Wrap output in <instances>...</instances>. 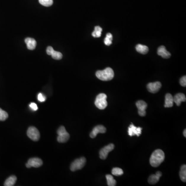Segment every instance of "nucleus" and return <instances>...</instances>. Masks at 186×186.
I'll use <instances>...</instances> for the list:
<instances>
[{"mask_svg":"<svg viewBox=\"0 0 186 186\" xmlns=\"http://www.w3.org/2000/svg\"><path fill=\"white\" fill-rule=\"evenodd\" d=\"M106 178L107 180L108 185L109 186H115L116 184V180L114 179L113 176L111 175H107Z\"/></svg>","mask_w":186,"mask_h":186,"instance_id":"4be33fe9","label":"nucleus"},{"mask_svg":"<svg viewBox=\"0 0 186 186\" xmlns=\"http://www.w3.org/2000/svg\"><path fill=\"white\" fill-rule=\"evenodd\" d=\"M107 96L105 94L101 93L98 95L95 101L96 107L100 110H103L107 107L108 102L107 101Z\"/></svg>","mask_w":186,"mask_h":186,"instance_id":"7ed1b4c3","label":"nucleus"},{"mask_svg":"<svg viewBox=\"0 0 186 186\" xmlns=\"http://www.w3.org/2000/svg\"><path fill=\"white\" fill-rule=\"evenodd\" d=\"M136 106L138 108V113L141 116H144L146 115V109L147 105L143 100H139L136 102Z\"/></svg>","mask_w":186,"mask_h":186,"instance_id":"0eeeda50","label":"nucleus"},{"mask_svg":"<svg viewBox=\"0 0 186 186\" xmlns=\"http://www.w3.org/2000/svg\"><path fill=\"white\" fill-rule=\"evenodd\" d=\"M123 171L119 168H114L112 170V174L115 176H121L123 174Z\"/></svg>","mask_w":186,"mask_h":186,"instance_id":"5701e85b","label":"nucleus"},{"mask_svg":"<svg viewBox=\"0 0 186 186\" xmlns=\"http://www.w3.org/2000/svg\"><path fill=\"white\" fill-rule=\"evenodd\" d=\"M107 132V129L105 126L102 125L96 126L93 128L92 132L90 133V137L91 138H95L97 136V134L99 133L104 134Z\"/></svg>","mask_w":186,"mask_h":186,"instance_id":"1a4fd4ad","label":"nucleus"},{"mask_svg":"<svg viewBox=\"0 0 186 186\" xmlns=\"http://www.w3.org/2000/svg\"><path fill=\"white\" fill-rule=\"evenodd\" d=\"M112 40L111 39H109V37H108L106 36L105 39V41H104V43H105V45H107L108 46H109L110 45H111L112 44Z\"/></svg>","mask_w":186,"mask_h":186,"instance_id":"c756f323","label":"nucleus"},{"mask_svg":"<svg viewBox=\"0 0 186 186\" xmlns=\"http://www.w3.org/2000/svg\"><path fill=\"white\" fill-rule=\"evenodd\" d=\"M179 82H180V85H182V86H184V87H186V76H183V77H182L180 79V81H179Z\"/></svg>","mask_w":186,"mask_h":186,"instance_id":"bb28decb","label":"nucleus"},{"mask_svg":"<svg viewBox=\"0 0 186 186\" xmlns=\"http://www.w3.org/2000/svg\"><path fill=\"white\" fill-rule=\"evenodd\" d=\"M173 100L176 105L179 106L182 102L186 101V96L183 93H178L173 97Z\"/></svg>","mask_w":186,"mask_h":186,"instance_id":"ddd939ff","label":"nucleus"},{"mask_svg":"<svg viewBox=\"0 0 186 186\" xmlns=\"http://www.w3.org/2000/svg\"><path fill=\"white\" fill-rule=\"evenodd\" d=\"M27 135L28 138L34 141H39L40 138V133L36 128L31 126L28 128L27 131Z\"/></svg>","mask_w":186,"mask_h":186,"instance_id":"39448f33","label":"nucleus"},{"mask_svg":"<svg viewBox=\"0 0 186 186\" xmlns=\"http://www.w3.org/2000/svg\"><path fill=\"white\" fill-rule=\"evenodd\" d=\"M164 158L165 155L163 151L159 149L156 150L153 153L150 158V164L153 167H158L163 162Z\"/></svg>","mask_w":186,"mask_h":186,"instance_id":"f257e3e1","label":"nucleus"},{"mask_svg":"<svg viewBox=\"0 0 186 186\" xmlns=\"http://www.w3.org/2000/svg\"><path fill=\"white\" fill-rule=\"evenodd\" d=\"M65 132H66V130L65 129V128L64 126H61L59 128L57 131V133L58 134V135L60 134H63Z\"/></svg>","mask_w":186,"mask_h":186,"instance_id":"c85d7f7f","label":"nucleus"},{"mask_svg":"<svg viewBox=\"0 0 186 186\" xmlns=\"http://www.w3.org/2000/svg\"><path fill=\"white\" fill-rule=\"evenodd\" d=\"M25 43L27 45L28 49L31 50L35 49L36 46V41L32 38H26L25 39Z\"/></svg>","mask_w":186,"mask_h":186,"instance_id":"2eb2a0df","label":"nucleus"},{"mask_svg":"<svg viewBox=\"0 0 186 186\" xmlns=\"http://www.w3.org/2000/svg\"><path fill=\"white\" fill-rule=\"evenodd\" d=\"M161 83L160 82H155L154 83H150L147 85L148 91L152 93H157L161 87Z\"/></svg>","mask_w":186,"mask_h":186,"instance_id":"6e6552de","label":"nucleus"},{"mask_svg":"<svg viewBox=\"0 0 186 186\" xmlns=\"http://www.w3.org/2000/svg\"><path fill=\"white\" fill-rule=\"evenodd\" d=\"M157 53L164 59H169L171 57V53L166 50V47L164 46H161L158 48Z\"/></svg>","mask_w":186,"mask_h":186,"instance_id":"9b49d317","label":"nucleus"},{"mask_svg":"<svg viewBox=\"0 0 186 186\" xmlns=\"http://www.w3.org/2000/svg\"><path fill=\"white\" fill-rule=\"evenodd\" d=\"M136 50L138 52L142 54H145L147 53L148 52V48L145 45L138 44L136 46Z\"/></svg>","mask_w":186,"mask_h":186,"instance_id":"a211bd4d","label":"nucleus"},{"mask_svg":"<svg viewBox=\"0 0 186 186\" xmlns=\"http://www.w3.org/2000/svg\"><path fill=\"white\" fill-rule=\"evenodd\" d=\"M183 134H184V136L185 137H186V130L185 129L184 131V132H183Z\"/></svg>","mask_w":186,"mask_h":186,"instance_id":"72a5a7b5","label":"nucleus"},{"mask_svg":"<svg viewBox=\"0 0 186 186\" xmlns=\"http://www.w3.org/2000/svg\"><path fill=\"white\" fill-rule=\"evenodd\" d=\"M96 76L102 81H110L113 78L114 73L111 68L107 67L103 70L97 71L96 73Z\"/></svg>","mask_w":186,"mask_h":186,"instance_id":"f03ea898","label":"nucleus"},{"mask_svg":"<svg viewBox=\"0 0 186 186\" xmlns=\"http://www.w3.org/2000/svg\"><path fill=\"white\" fill-rule=\"evenodd\" d=\"M30 107L33 110V111H36L38 110V107H37V105L34 102H32L30 105Z\"/></svg>","mask_w":186,"mask_h":186,"instance_id":"7c9ffc66","label":"nucleus"},{"mask_svg":"<svg viewBox=\"0 0 186 186\" xmlns=\"http://www.w3.org/2000/svg\"><path fill=\"white\" fill-rule=\"evenodd\" d=\"M51 55L53 59L55 60H61L63 57V55L60 52H57L56 51L53 50L51 53Z\"/></svg>","mask_w":186,"mask_h":186,"instance_id":"b1692460","label":"nucleus"},{"mask_svg":"<svg viewBox=\"0 0 186 186\" xmlns=\"http://www.w3.org/2000/svg\"><path fill=\"white\" fill-rule=\"evenodd\" d=\"M102 31V29L101 27L99 26H96L95 27L94 31L92 33V36L94 37L98 38L101 36V32Z\"/></svg>","mask_w":186,"mask_h":186,"instance_id":"412c9836","label":"nucleus"},{"mask_svg":"<svg viewBox=\"0 0 186 186\" xmlns=\"http://www.w3.org/2000/svg\"><path fill=\"white\" fill-rule=\"evenodd\" d=\"M28 163L30 165L31 167L34 168H39L42 166L43 163V161L39 158H31L28 160Z\"/></svg>","mask_w":186,"mask_h":186,"instance_id":"4468645a","label":"nucleus"},{"mask_svg":"<svg viewBox=\"0 0 186 186\" xmlns=\"http://www.w3.org/2000/svg\"><path fill=\"white\" fill-rule=\"evenodd\" d=\"M179 176L181 180L183 182H186V166L185 164L182 165L180 168V172H179Z\"/></svg>","mask_w":186,"mask_h":186,"instance_id":"aec40b11","label":"nucleus"},{"mask_svg":"<svg viewBox=\"0 0 186 186\" xmlns=\"http://www.w3.org/2000/svg\"><path fill=\"white\" fill-rule=\"evenodd\" d=\"M162 176V173L160 171H158L156 174H153L150 176L148 178V182L150 184L154 185L158 182L160 177Z\"/></svg>","mask_w":186,"mask_h":186,"instance_id":"f8f14e48","label":"nucleus"},{"mask_svg":"<svg viewBox=\"0 0 186 186\" xmlns=\"http://www.w3.org/2000/svg\"><path fill=\"white\" fill-rule=\"evenodd\" d=\"M39 2L43 6L46 7L51 6L53 4V0H39Z\"/></svg>","mask_w":186,"mask_h":186,"instance_id":"a878e982","label":"nucleus"},{"mask_svg":"<svg viewBox=\"0 0 186 186\" xmlns=\"http://www.w3.org/2000/svg\"><path fill=\"white\" fill-rule=\"evenodd\" d=\"M17 177L15 175L9 177L4 182V186H14L15 183L16 182Z\"/></svg>","mask_w":186,"mask_h":186,"instance_id":"6ab92c4d","label":"nucleus"},{"mask_svg":"<svg viewBox=\"0 0 186 186\" xmlns=\"http://www.w3.org/2000/svg\"><path fill=\"white\" fill-rule=\"evenodd\" d=\"M86 163V159L84 157L77 159L71 164L70 170L71 171H76L77 170H80L84 167Z\"/></svg>","mask_w":186,"mask_h":186,"instance_id":"20e7f679","label":"nucleus"},{"mask_svg":"<svg viewBox=\"0 0 186 186\" xmlns=\"http://www.w3.org/2000/svg\"><path fill=\"white\" fill-rule=\"evenodd\" d=\"M70 138L69 134L67 132L58 135L57 140L59 143H65L68 141Z\"/></svg>","mask_w":186,"mask_h":186,"instance_id":"f3484780","label":"nucleus"},{"mask_svg":"<svg viewBox=\"0 0 186 186\" xmlns=\"http://www.w3.org/2000/svg\"><path fill=\"white\" fill-rule=\"evenodd\" d=\"M38 100L40 102H44L46 99V98L45 97L44 95H43V94L41 93H39V95H38V97H37Z\"/></svg>","mask_w":186,"mask_h":186,"instance_id":"cd10ccee","label":"nucleus"},{"mask_svg":"<svg viewBox=\"0 0 186 186\" xmlns=\"http://www.w3.org/2000/svg\"><path fill=\"white\" fill-rule=\"evenodd\" d=\"M114 148V145L113 144H110L107 146H105L102 148L99 152V156L100 158L102 160H105L107 158L108 154L110 152H111L112 150Z\"/></svg>","mask_w":186,"mask_h":186,"instance_id":"423d86ee","label":"nucleus"},{"mask_svg":"<svg viewBox=\"0 0 186 186\" xmlns=\"http://www.w3.org/2000/svg\"><path fill=\"white\" fill-rule=\"evenodd\" d=\"M54 50V49L52 46H49L47 49H46V53L49 55H51V53Z\"/></svg>","mask_w":186,"mask_h":186,"instance_id":"2f4dec72","label":"nucleus"},{"mask_svg":"<svg viewBox=\"0 0 186 186\" xmlns=\"http://www.w3.org/2000/svg\"><path fill=\"white\" fill-rule=\"evenodd\" d=\"M26 168H31V166L30 165V164H28V163H26Z\"/></svg>","mask_w":186,"mask_h":186,"instance_id":"473e14b6","label":"nucleus"},{"mask_svg":"<svg viewBox=\"0 0 186 186\" xmlns=\"http://www.w3.org/2000/svg\"><path fill=\"white\" fill-rule=\"evenodd\" d=\"M174 103V100H173V97L171 94L168 93L166 94L165 97V104H164V107L171 108L173 106Z\"/></svg>","mask_w":186,"mask_h":186,"instance_id":"dca6fc26","label":"nucleus"},{"mask_svg":"<svg viewBox=\"0 0 186 186\" xmlns=\"http://www.w3.org/2000/svg\"><path fill=\"white\" fill-rule=\"evenodd\" d=\"M142 130V128L137 127L132 124V125L129 126L128 127V134L130 137H132L134 136H137L139 137L141 134Z\"/></svg>","mask_w":186,"mask_h":186,"instance_id":"9d476101","label":"nucleus"},{"mask_svg":"<svg viewBox=\"0 0 186 186\" xmlns=\"http://www.w3.org/2000/svg\"><path fill=\"white\" fill-rule=\"evenodd\" d=\"M8 113L0 108V121H4L8 118Z\"/></svg>","mask_w":186,"mask_h":186,"instance_id":"393cba45","label":"nucleus"}]
</instances>
